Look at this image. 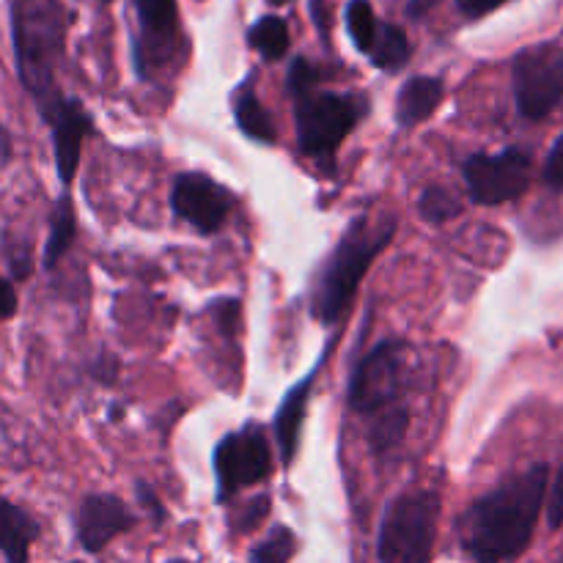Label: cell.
Returning <instances> with one entry per match:
<instances>
[{"mask_svg": "<svg viewBox=\"0 0 563 563\" xmlns=\"http://www.w3.org/2000/svg\"><path fill=\"white\" fill-rule=\"evenodd\" d=\"M38 539V522L11 500L0 498V553L9 563H27Z\"/></svg>", "mask_w": 563, "mask_h": 563, "instance_id": "cell-15", "label": "cell"}, {"mask_svg": "<svg viewBox=\"0 0 563 563\" xmlns=\"http://www.w3.org/2000/svg\"><path fill=\"white\" fill-rule=\"evenodd\" d=\"M137 20H141L143 38H146L148 58L157 55L159 47H168L179 31V11L176 0H135Z\"/></svg>", "mask_w": 563, "mask_h": 563, "instance_id": "cell-16", "label": "cell"}, {"mask_svg": "<svg viewBox=\"0 0 563 563\" xmlns=\"http://www.w3.org/2000/svg\"><path fill=\"white\" fill-rule=\"evenodd\" d=\"M443 97L445 86L440 77H412L401 86L399 97H396V121L405 130H412L440 108Z\"/></svg>", "mask_w": 563, "mask_h": 563, "instance_id": "cell-14", "label": "cell"}, {"mask_svg": "<svg viewBox=\"0 0 563 563\" xmlns=\"http://www.w3.org/2000/svg\"><path fill=\"white\" fill-rule=\"evenodd\" d=\"M286 82H289V91L295 93V99H297V97H302V93H308V91H313V88H317L319 69L311 64V60L297 58L295 64H291Z\"/></svg>", "mask_w": 563, "mask_h": 563, "instance_id": "cell-24", "label": "cell"}, {"mask_svg": "<svg viewBox=\"0 0 563 563\" xmlns=\"http://www.w3.org/2000/svg\"><path fill=\"white\" fill-rule=\"evenodd\" d=\"M429 5H434V0H410V5H407V14L416 16V20H421V16L429 11Z\"/></svg>", "mask_w": 563, "mask_h": 563, "instance_id": "cell-31", "label": "cell"}, {"mask_svg": "<svg viewBox=\"0 0 563 563\" xmlns=\"http://www.w3.org/2000/svg\"><path fill=\"white\" fill-rule=\"evenodd\" d=\"M313 383H317V368H313L302 383H297L295 388L286 394V399L280 401L278 407V416H275V440H278L284 467H289L297 456L300 429H302V421H306V410H308V399H311Z\"/></svg>", "mask_w": 563, "mask_h": 563, "instance_id": "cell-13", "label": "cell"}, {"mask_svg": "<svg viewBox=\"0 0 563 563\" xmlns=\"http://www.w3.org/2000/svg\"><path fill=\"white\" fill-rule=\"evenodd\" d=\"M77 234V223H75V207H71L69 196H60V201L55 203L53 209V220H49V236L44 242V256L42 264L47 269H53L60 258L66 256V251L71 247Z\"/></svg>", "mask_w": 563, "mask_h": 563, "instance_id": "cell-17", "label": "cell"}, {"mask_svg": "<svg viewBox=\"0 0 563 563\" xmlns=\"http://www.w3.org/2000/svg\"><path fill=\"white\" fill-rule=\"evenodd\" d=\"M273 473V451L262 427H245L225 434L214 449V476H218V500L229 504L240 489L267 482Z\"/></svg>", "mask_w": 563, "mask_h": 563, "instance_id": "cell-8", "label": "cell"}, {"mask_svg": "<svg viewBox=\"0 0 563 563\" xmlns=\"http://www.w3.org/2000/svg\"><path fill=\"white\" fill-rule=\"evenodd\" d=\"M548 522L550 528L563 526V465L559 467L553 478V487H550L548 495Z\"/></svg>", "mask_w": 563, "mask_h": 563, "instance_id": "cell-26", "label": "cell"}, {"mask_svg": "<svg viewBox=\"0 0 563 563\" xmlns=\"http://www.w3.org/2000/svg\"><path fill=\"white\" fill-rule=\"evenodd\" d=\"M401 346L396 341H379L352 372L346 385V401L350 410L366 416L368 421L388 412L401 410Z\"/></svg>", "mask_w": 563, "mask_h": 563, "instance_id": "cell-6", "label": "cell"}, {"mask_svg": "<svg viewBox=\"0 0 563 563\" xmlns=\"http://www.w3.org/2000/svg\"><path fill=\"white\" fill-rule=\"evenodd\" d=\"M511 86L522 119H548L563 102V47L537 44L522 49L511 66Z\"/></svg>", "mask_w": 563, "mask_h": 563, "instance_id": "cell-7", "label": "cell"}, {"mask_svg": "<svg viewBox=\"0 0 563 563\" xmlns=\"http://www.w3.org/2000/svg\"><path fill=\"white\" fill-rule=\"evenodd\" d=\"M550 467L533 465L478 498L462 517V544L478 563H506L531 544L548 495Z\"/></svg>", "mask_w": 563, "mask_h": 563, "instance_id": "cell-1", "label": "cell"}, {"mask_svg": "<svg viewBox=\"0 0 563 563\" xmlns=\"http://www.w3.org/2000/svg\"><path fill=\"white\" fill-rule=\"evenodd\" d=\"M42 119L53 126V148H55V168H58V179L69 185L80 165L82 141L93 132L91 115L86 113L77 99L64 97L58 104L42 113Z\"/></svg>", "mask_w": 563, "mask_h": 563, "instance_id": "cell-11", "label": "cell"}, {"mask_svg": "<svg viewBox=\"0 0 563 563\" xmlns=\"http://www.w3.org/2000/svg\"><path fill=\"white\" fill-rule=\"evenodd\" d=\"M16 313V289L11 280L0 275V322L11 319Z\"/></svg>", "mask_w": 563, "mask_h": 563, "instance_id": "cell-29", "label": "cell"}, {"mask_svg": "<svg viewBox=\"0 0 563 563\" xmlns=\"http://www.w3.org/2000/svg\"><path fill=\"white\" fill-rule=\"evenodd\" d=\"M267 511H269V498H267V495H262V498H253L251 504L245 506V511H242V515H240L236 526H240L242 533L253 531V528H256L258 522H262L264 517H267Z\"/></svg>", "mask_w": 563, "mask_h": 563, "instance_id": "cell-27", "label": "cell"}, {"mask_svg": "<svg viewBox=\"0 0 563 563\" xmlns=\"http://www.w3.org/2000/svg\"><path fill=\"white\" fill-rule=\"evenodd\" d=\"M544 181H548L550 187H555V190L563 187V132L548 154V163H544Z\"/></svg>", "mask_w": 563, "mask_h": 563, "instance_id": "cell-25", "label": "cell"}, {"mask_svg": "<svg viewBox=\"0 0 563 563\" xmlns=\"http://www.w3.org/2000/svg\"><path fill=\"white\" fill-rule=\"evenodd\" d=\"M467 192L482 207L515 201L531 187L533 159L526 148H506L500 154H473L465 159Z\"/></svg>", "mask_w": 563, "mask_h": 563, "instance_id": "cell-9", "label": "cell"}, {"mask_svg": "<svg viewBox=\"0 0 563 563\" xmlns=\"http://www.w3.org/2000/svg\"><path fill=\"white\" fill-rule=\"evenodd\" d=\"M170 207L176 218L187 220L201 234H214L223 229L225 218L234 209V192L201 170H185L174 179Z\"/></svg>", "mask_w": 563, "mask_h": 563, "instance_id": "cell-10", "label": "cell"}, {"mask_svg": "<svg viewBox=\"0 0 563 563\" xmlns=\"http://www.w3.org/2000/svg\"><path fill=\"white\" fill-rule=\"evenodd\" d=\"M273 5H280V3H289V0H269Z\"/></svg>", "mask_w": 563, "mask_h": 563, "instance_id": "cell-32", "label": "cell"}, {"mask_svg": "<svg viewBox=\"0 0 563 563\" xmlns=\"http://www.w3.org/2000/svg\"><path fill=\"white\" fill-rule=\"evenodd\" d=\"M71 563H82V561H71Z\"/></svg>", "mask_w": 563, "mask_h": 563, "instance_id": "cell-33", "label": "cell"}, {"mask_svg": "<svg viewBox=\"0 0 563 563\" xmlns=\"http://www.w3.org/2000/svg\"><path fill=\"white\" fill-rule=\"evenodd\" d=\"M506 0H456L460 11L471 20H478V16H487L489 11H495L498 5H504Z\"/></svg>", "mask_w": 563, "mask_h": 563, "instance_id": "cell-28", "label": "cell"}, {"mask_svg": "<svg viewBox=\"0 0 563 563\" xmlns=\"http://www.w3.org/2000/svg\"><path fill=\"white\" fill-rule=\"evenodd\" d=\"M440 498L429 489L405 493L388 506L379 526V563H429L438 537Z\"/></svg>", "mask_w": 563, "mask_h": 563, "instance_id": "cell-4", "label": "cell"}, {"mask_svg": "<svg viewBox=\"0 0 563 563\" xmlns=\"http://www.w3.org/2000/svg\"><path fill=\"white\" fill-rule=\"evenodd\" d=\"M418 212H421L427 223H449V220H454L462 212V203L454 192L434 185L423 190L421 201H418Z\"/></svg>", "mask_w": 563, "mask_h": 563, "instance_id": "cell-22", "label": "cell"}, {"mask_svg": "<svg viewBox=\"0 0 563 563\" xmlns=\"http://www.w3.org/2000/svg\"><path fill=\"white\" fill-rule=\"evenodd\" d=\"M346 27H350V36L355 42V47L361 53H372V44L377 38L379 22L374 16V9L368 5V0H352L346 5Z\"/></svg>", "mask_w": 563, "mask_h": 563, "instance_id": "cell-21", "label": "cell"}, {"mask_svg": "<svg viewBox=\"0 0 563 563\" xmlns=\"http://www.w3.org/2000/svg\"><path fill=\"white\" fill-rule=\"evenodd\" d=\"M396 218L374 220L368 214L352 220L350 229L339 240L335 251L330 253L328 264L319 273L313 286L311 308L313 317L322 324H335L355 300L363 284V275L374 264V258L394 242Z\"/></svg>", "mask_w": 563, "mask_h": 563, "instance_id": "cell-2", "label": "cell"}, {"mask_svg": "<svg viewBox=\"0 0 563 563\" xmlns=\"http://www.w3.org/2000/svg\"><path fill=\"white\" fill-rule=\"evenodd\" d=\"M16 75L36 99L38 113H47L64 99L55 69L64 55V16L58 0H14L11 3Z\"/></svg>", "mask_w": 563, "mask_h": 563, "instance_id": "cell-3", "label": "cell"}, {"mask_svg": "<svg viewBox=\"0 0 563 563\" xmlns=\"http://www.w3.org/2000/svg\"><path fill=\"white\" fill-rule=\"evenodd\" d=\"M247 42H251L253 49L264 55L267 60H280L286 53H289V25L280 16L269 14L262 16L256 25L247 33Z\"/></svg>", "mask_w": 563, "mask_h": 563, "instance_id": "cell-20", "label": "cell"}, {"mask_svg": "<svg viewBox=\"0 0 563 563\" xmlns=\"http://www.w3.org/2000/svg\"><path fill=\"white\" fill-rule=\"evenodd\" d=\"M137 498H141V504L146 506V509H152L154 522H163L165 520V509H163V506H159V500L154 498V493L146 487V484H137Z\"/></svg>", "mask_w": 563, "mask_h": 563, "instance_id": "cell-30", "label": "cell"}, {"mask_svg": "<svg viewBox=\"0 0 563 563\" xmlns=\"http://www.w3.org/2000/svg\"><path fill=\"white\" fill-rule=\"evenodd\" d=\"M132 526H135V517L115 495H88L77 511V539L88 553L104 550L119 533L130 531Z\"/></svg>", "mask_w": 563, "mask_h": 563, "instance_id": "cell-12", "label": "cell"}, {"mask_svg": "<svg viewBox=\"0 0 563 563\" xmlns=\"http://www.w3.org/2000/svg\"><path fill=\"white\" fill-rule=\"evenodd\" d=\"M297 553V537L289 528H275L256 550H253V563H289Z\"/></svg>", "mask_w": 563, "mask_h": 563, "instance_id": "cell-23", "label": "cell"}, {"mask_svg": "<svg viewBox=\"0 0 563 563\" xmlns=\"http://www.w3.org/2000/svg\"><path fill=\"white\" fill-rule=\"evenodd\" d=\"M234 119L240 124V130L245 132L247 137L262 143H273L278 137V130H275V121L269 115V110L264 108L262 99L253 91H242L240 97L234 99Z\"/></svg>", "mask_w": 563, "mask_h": 563, "instance_id": "cell-18", "label": "cell"}, {"mask_svg": "<svg viewBox=\"0 0 563 563\" xmlns=\"http://www.w3.org/2000/svg\"><path fill=\"white\" fill-rule=\"evenodd\" d=\"M372 60L374 66L385 71H396L410 60V42L407 33L399 25H379L377 38L372 44Z\"/></svg>", "mask_w": 563, "mask_h": 563, "instance_id": "cell-19", "label": "cell"}, {"mask_svg": "<svg viewBox=\"0 0 563 563\" xmlns=\"http://www.w3.org/2000/svg\"><path fill=\"white\" fill-rule=\"evenodd\" d=\"M366 110V99L352 93L308 91L297 97L295 124L300 152L306 157H333Z\"/></svg>", "mask_w": 563, "mask_h": 563, "instance_id": "cell-5", "label": "cell"}]
</instances>
